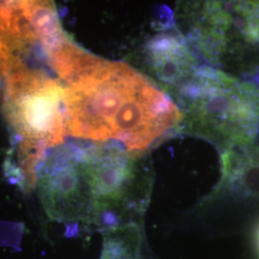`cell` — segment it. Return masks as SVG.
I'll return each mask as SVG.
<instances>
[{"instance_id": "cell-1", "label": "cell", "mask_w": 259, "mask_h": 259, "mask_svg": "<svg viewBox=\"0 0 259 259\" xmlns=\"http://www.w3.org/2000/svg\"><path fill=\"white\" fill-rule=\"evenodd\" d=\"M67 134L119 140L144 152L183 123L181 110L143 75L93 56L64 89Z\"/></svg>"}, {"instance_id": "cell-2", "label": "cell", "mask_w": 259, "mask_h": 259, "mask_svg": "<svg viewBox=\"0 0 259 259\" xmlns=\"http://www.w3.org/2000/svg\"><path fill=\"white\" fill-rule=\"evenodd\" d=\"M185 131L229 150L251 142L259 127V93L212 66L197 73L174 93Z\"/></svg>"}, {"instance_id": "cell-3", "label": "cell", "mask_w": 259, "mask_h": 259, "mask_svg": "<svg viewBox=\"0 0 259 259\" xmlns=\"http://www.w3.org/2000/svg\"><path fill=\"white\" fill-rule=\"evenodd\" d=\"M176 19L190 45L216 69L250 70L259 65V2L187 1Z\"/></svg>"}, {"instance_id": "cell-4", "label": "cell", "mask_w": 259, "mask_h": 259, "mask_svg": "<svg viewBox=\"0 0 259 259\" xmlns=\"http://www.w3.org/2000/svg\"><path fill=\"white\" fill-rule=\"evenodd\" d=\"M4 76L3 112L20 142L46 148L63 143L67 130L62 84L44 71L28 68L16 56Z\"/></svg>"}, {"instance_id": "cell-5", "label": "cell", "mask_w": 259, "mask_h": 259, "mask_svg": "<svg viewBox=\"0 0 259 259\" xmlns=\"http://www.w3.org/2000/svg\"><path fill=\"white\" fill-rule=\"evenodd\" d=\"M83 154L81 144L57 146L40 167L38 193L46 212L52 220H76L93 209Z\"/></svg>"}, {"instance_id": "cell-6", "label": "cell", "mask_w": 259, "mask_h": 259, "mask_svg": "<svg viewBox=\"0 0 259 259\" xmlns=\"http://www.w3.org/2000/svg\"><path fill=\"white\" fill-rule=\"evenodd\" d=\"M83 167L93 197V210L117 207L128 200L146 157L113 142L83 145Z\"/></svg>"}, {"instance_id": "cell-7", "label": "cell", "mask_w": 259, "mask_h": 259, "mask_svg": "<svg viewBox=\"0 0 259 259\" xmlns=\"http://www.w3.org/2000/svg\"><path fill=\"white\" fill-rule=\"evenodd\" d=\"M143 61L149 73L173 94L201 67L185 37L177 32H165L152 37L143 49Z\"/></svg>"}, {"instance_id": "cell-8", "label": "cell", "mask_w": 259, "mask_h": 259, "mask_svg": "<svg viewBox=\"0 0 259 259\" xmlns=\"http://www.w3.org/2000/svg\"><path fill=\"white\" fill-rule=\"evenodd\" d=\"M24 15L47 56L69 38L62 28L55 6L49 1H20Z\"/></svg>"}, {"instance_id": "cell-9", "label": "cell", "mask_w": 259, "mask_h": 259, "mask_svg": "<svg viewBox=\"0 0 259 259\" xmlns=\"http://www.w3.org/2000/svg\"><path fill=\"white\" fill-rule=\"evenodd\" d=\"M14 52L11 50L9 46L0 36V75H5L10 60L13 58Z\"/></svg>"}]
</instances>
